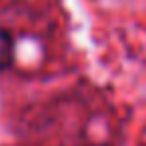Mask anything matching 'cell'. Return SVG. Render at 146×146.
<instances>
[{"instance_id":"1","label":"cell","mask_w":146,"mask_h":146,"mask_svg":"<svg viewBox=\"0 0 146 146\" xmlns=\"http://www.w3.org/2000/svg\"><path fill=\"white\" fill-rule=\"evenodd\" d=\"M14 62V38L6 28H0V72Z\"/></svg>"}]
</instances>
